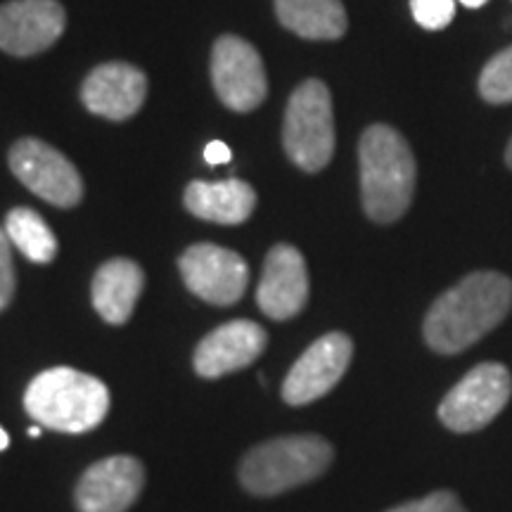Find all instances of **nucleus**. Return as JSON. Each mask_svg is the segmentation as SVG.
Returning a JSON list of instances; mask_svg holds the SVG:
<instances>
[{
  "label": "nucleus",
  "instance_id": "obj_28",
  "mask_svg": "<svg viewBox=\"0 0 512 512\" xmlns=\"http://www.w3.org/2000/svg\"><path fill=\"white\" fill-rule=\"evenodd\" d=\"M29 437H41V427H31V430H29Z\"/></svg>",
  "mask_w": 512,
  "mask_h": 512
},
{
  "label": "nucleus",
  "instance_id": "obj_23",
  "mask_svg": "<svg viewBox=\"0 0 512 512\" xmlns=\"http://www.w3.org/2000/svg\"><path fill=\"white\" fill-rule=\"evenodd\" d=\"M12 242L0 226V311L8 309V304L15 297V264H12Z\"/></svg>",
  "mask_w": 512,
  "mask_h": 512
},
{
  "label": "nucleus",
  "instance_id": "obj_15",
  "mask_svg": "<svg viewBox=\"0 0 512 512\" xmlns=\"http://www.w3.org/2000/svg\"><path fill=\"white\" fill-rule=\"evenodd\" d=\"M147 98V76L128 62H107L95 67L81 86V100L88 112L110 121H124L138 114Z\"/></svg>",
  "mask_w": 512,
  "mask_h": 512
},
{
  "label": "nucleus",
  "instance_id": "obj_9",
  "mask_svg": "<svg viewBox=\"0 0 512 512\" xmlns=\"http://www.w3.org/2000/svg\"><path fill=\"white\" fill-rule=\"evenodd\" d=\"M183 283L195 297L214 306L238 304L249 285V266L233 249L200 242L178 259Z\"/></svg>",
  "mask_w": 512,
  "mask_h": 512
},
{
  "label": "nucleus",
  "instance_id": "obj_6",
  "mask_svg": "<svg viewBox=\"0 0 512 512\" xmlns=\"http://www.w3.org/2000/svg\"><path fill=\"white\" fill-rule=\"evenodd\" d=\"M510 396V370L501 363H479L444 396L439 420L451 432H477L508 406Z\"/></svg>",
  "mask_w": 512,
  "mask_h": 512
},
{
  "label": "nucleus",
  "instance_id": "obj_13",
  "mask_svg": "<svg viewBox=\"0 0 512 512\" xmlns=\"http://www.w3.org/2000/svg\"><path fill=\"white\" fill-rule=\"evenodd\" d=\"M309 302V271L302 252L292 245H275L266 256L256 287V304L273 320H290Z\"/></svg>",
  "mask_w": 512,
  "mask_h": 512
},
{
  "label": "nucleus",
  "instance_id": "obj_22",
  "mask_svg": "<svg viewBox=\"0 0 512 512\" xmlns=\"http://www.w3.org/2000/svg\"><path fill=\"white\" fill-rule=\"evenodd\" d=\"M387 512H467V510L453 491H434V494L420 498V501L396 505V508Z\"/></svg>",
  "mask_w": 512,
  "mask_h": 512
},
{
  "label": "nucleus",
  "instance_id": "obj_17",
  "mask_svg": "<svg viewBox=\"0 0 512 512\" xmlns=\"http://www.w3.org/2000/svg\"><path fill=\"white\" fill-rule=\"evenodd\" d=\"M145 290V273L136 261L112 259L93 275L91 297L95 311L112 325H124Z\"/></svg>",
  "mask_w": 512,
  "mask_h": 512
},
{
  "label": "nucleus",
  "instance_id": "obj_8",
  "mask_svg": "<svg viewBox=\"0 0 512 512\" xmlns=\"http://www.w3.org/2000/svg\"><path fill=\"white\" fill-rule=\"evenodd\" d=\"M211 81L219 100L233 112H252L268 95L264 60L240 36H221L211 50Z\"/></svg>",
  "mask_w": 512,
  "mask_h": 512
},
{
  "label": "nucleus",
  "instance_id": "obj_26",
  "mask_svg": "<svg viewBox=\"0 0 512 512\" xmlns=\"http://www.w3.org/2000/svg\"><path fill=\"white\" fill-rule=\"evenodd\" d=\"M8 444H10L8 432H5L3 427H0V451H5V448H8Z\"/></svg>",
  "mask_w": 512,
  "mask_h": 512
},
{
  "label": "nucleus",
  "instance_id": "obj_7",
  "mask_svg": "<svg viewBox=\"0 0 512 512\" xmlns=\"http://www.w3.org/2000/svg\"><path fill=\"white\" fill-rule=\"evenodd\" d=\"M12 174L36 197L60 209H72L83 200V181L76 166L38 138H22L8 155Z\"/></svg>",
  "mask_w": 512,
  "mask_h": 512
},
{
  "label": "nucleus",
  "instance_id": "obj_11",
  "mask_svg": "<svg viewBox=\"0 0 512 512\" xmlns=\"http://www.w3.org/2000/svg\"><path fill=\"white\" fill-rule=\"evenodd\" d=\"M67 27V12L57 0H10L0 5V50L31 57L55 46Z\"/></svg>",
  "mask_w": 512,
  "mask_h": 512
},
{
  "label": "nucleus",
  "instance_id": "obj_4",
  "mask_svg": "<svg viewBox=\"0 0 512 512\" xmlns=\"http://www.w3.org/2000/svg\"><path fill=\"white\" fill-rule=\"evenodd\" d=\"M335 451L318 434H292L254 446L240 465V482L254 496H278L328 470Z\"/></svg>",
  "mask_w": 512,
  "mask_h": 512
},
{
  "label": "nucleus",
  "instance_id": "obj_5",
  "mask_svg": "<svg viewBox=\"0 0 512 512\" xmlns=\"http://www.w3.org/2000/svg\"><path fill=\"white\" fill-rule=\"evenodd\" d=\"M287 157L306 174H318L335 155V114L328 86L306 79L294 88L283 121Z\"/></svg>",
  "mask_w": 512,
  "mask_h": 512
},
{
  "label": "nucleus",
  "instance_id": "obj_2",
  "mask_svg": "<svg viewBox=\"0 0 512 512\" xmlns=\"http://www.w3.org/2000/svg\"><path fill=\"white\" fill-rule=\"evenodd\" d=\"M361 197L368 219L394 223L413 202L418 166L408 140L387 124L368 126L358 143Z\"/></svg>",
  "mask_w": 512,
  "mask_h": 512
},
{
  "label": "nucleus",
  "instance_id": "obj_24",
  "mask_svg": "<svg viewBox=\"0 0 512 512\" xmlns=\"http://www.w3.org/2000/svg\"><path fill=\"white\" fill-rule=\"evenodd\" d=\"M233 159V152L226 143L221 140H211V143L204 147V162L209 166H219V164H228Z\"/></svg>",
  "mask_w": 512,
  "mask_h": 512
},
{
  "label": "nucleus",
  "instance_id": "obj_10",
  "mask_svg": "<svg viewBox=\"0 0 512 512\" xmlns=\"http://www.w3.org/2000/svg\"><path fill=\"white\" fill-rule=\"evenodd\" d=\"M354 342L344 332H330L299 356L283 382V399L290 406H306L332 392L347 373Z\"/></svg>",
  "mask_w": 512,
  "mask_h": 512
},
{
  "label": "nucleus",
  "instance_id": "obj_21",
  "mask_svg": "<svg viewBox=\"0 0 512 512\" xmlns=\"http://www.w3.org/2000/svg\"><path fill=\"white\" fill-rule=\"evenodd\" d=\"M415 22L427 31H441L456 17V0H411Z\"/></svg>",
  "mask_w": 512,
  "mask_h": 512
},
{
  "label": "nucleus",
  "instance_id": "obj_3",
  "mask_svg": "<svg viewBox=\"0 0 512 512\" xmlns=\"http://www.w3.org/2000/svg\"><path fill=\"white\" fill-rule=\"evenodd\" d=\"M24 408L41 427L62 434H83L110 413V389L98 377L57 366L43 370L24 392Z\"/></svg>",
  "mask_w": 512,
  "mask_h": 512
},
{
  "label": "nucleus",
  "instance_id": "obj_27",
  "mask_svg": "<svg viewBox=\"0 0 512 512\" xmlns=\"http://www.w3.org/2000/svg\"><path fill=\"white\" fill-rule=\"evenodd\" d=\"M505 162H508V166L512 169V138H510V143H508V150H505Z\"/></svg>",
  "mask_w": 512,
  "mask_h": 512
},
{
  "label": "nucleus",
  "instance_id": "obj_25",
  "mask_svg": "<svg viewBox=\"0 0 512 512\" xmlns=\"http://www.w3.org/2000/svg\"><path fill=\"white\" fill-rule=\"evenodd\" d=\"M460 3H463L465 8H470V10H477V8H482V5L489 3V0H460Z\"/></svg>",
  "mask_w": 512,
  "mask_h": 512
},
{
  "label": "nucleus",
  "instance_id": "obj_18",
  "mask_svg": "<svg viewBox=\"0 0 512 512\" xmlns=\"http://www.w3.org/2000/svg\"><path fill=\"white\" fill-rule=\"evenodd\" d=\"M275 15L306 41H339L349 27L342 0H275Z\"/></svg>",
  "mask_w": 512,
  "mask_h": 512
},
{
  "label": "nucleus",
  "instance_id": "obj_20",
  "mask_svg": "<svg viewBox=\"0 0 512 512\" xmlns=\"http://www.w3.org/2000/svg\"><path fill=\"white\" fill-rule=\"evenodd\" d=\"M479 95L491 105L512 102V46L496 53L484 64L479 74Z\"/></svg>",
  "mask_w": 512,
  "mask_h": 512
},
{
  "label": "nucleus",
  "instance_id": "obj_12",
  "mask_svg": "<svg viewBox=\"0 0 512 512\" xmlns=\"http://www.w3.org/2000/svg\"><path fill=\"white\" fill-rule=\"evenodd\" d=\"M145 484V467L133 456H112L88 467L76 484L79 512H126Z\"/></svg>",
  "mask_w": 512,
  "mask_h": 512
},
{
  "label": "nucleus",
  "instance_id": "obj_14",
  "mask_svg": "<svg viewBox=\"0 0 512 512\" xmlns=\"http://www.w3.org/2000/svg\"><path fill=\"white\" fill-rule=\"evenodd\" d=\"M268 344L266 330L254 320H230L211 330L195 349V373L204 380L230 375L242 370L264 354Z\"/></svg>",
  "mask_w": 512,
  "mask_h": 512
},
{
  "label": "nucleus",
  "instance_id": "obj_19",
  "mask_svg": "<svg viewBox=\"0 0 512 512\" xmlns=\"http://www.w3.org/2000/svg\"><path fill=\"white\" fill-rule=\"evenodd\" d=\"M5 233L12 245L34 264H50L57 256V238L41 214L29 207H17L5 216Z\"/></svg>",
  "mask_w": 512,
  "mask_h": 512
},
{
  "label": "nucleus",
  "instance_id": "obj_16",
  "mask_svg": "<svg viewBox=\"0 0 512 512\" xmlns=\"http://www.w3.org/2000/svg\"><path fill=\"white\" fill-rule=\"evenodd\" d=\"M185 207L202 221L221 226H240L256 207V192L247 181L226 178V181H192L185 188Z\"/></svg>",
  "mask_w": 512,
  "mask_h": 512
},
{
  "label": "nucleus",
  "instance_id": "obj_1",
  "mask_svg": "<svg viewBox=\"0 0 512 512\" xmlns=\"http://www.w3.org/2000/svg\"><path fill=\"white\" fill-rule=\"evenodd\" d=\"M512 309V280L496 271L465 275L425 316V342L437 354H460L503 323Z\"/></svg>",
  "mask_w": 512,
  "mask_h": 512
}]
</instances>
